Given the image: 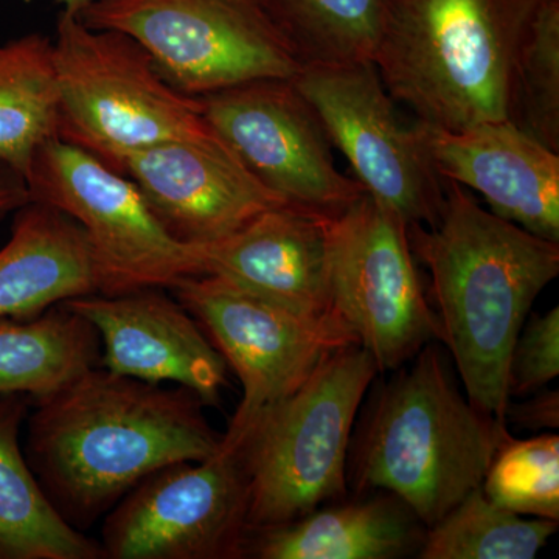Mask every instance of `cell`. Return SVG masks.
<instances>
[{"label":"cell","instance_id":"cell-1","mask_svg":"<svg viewBox=\"0 0 559 559\" xmlns=\"http://www.w3.org/2000/svg\"><path fill=\"white\" fill-rule=\"evenodd\" d=\"M32 404L25 457L53 509L80 532L154 471L212 457L223 443L197 393L102 366Z\"/></svg>","mask_w":559,"mask_h":559},{"label":"cell","instance_id":"cell-2","mask_svg":"<svg viewBox=\"0 0 559 559\" xmlns=\"http://www.w3.org/2000/svg\"><path fill=\"white\" fill-rule=\"evenodd\" d=\"M443 190L437 223L409 227L411 249L430 272L440 341L466 399L506 421L511 352L532 305L558 277L559 242L499 218L452 180Z\"/></svg>","mask_w":559,"mask_h":559},{"label":"cell","instance_id":"cell-3","mask_svg":"<svg viewBox=\"0 0 559 559\" xmlns=\"http://www.w3.org/2000/svg\"><path fill=\"white\" fill-rule=\"evenodd\" d=\"M543 0H389L373 64L418 121L457 131L509 120L511 75Z\"/></svg>","mask_w":559,"mask_h":559},{"label":"cell","instance_id":"cell-4","mask_svg":"<svg viewBox=\"0 0 559 559\" xmlns=\"http://www.w3.org/2000/svg\"><path fill=\"white\" fill-rule=\"evenodd\" d=\"M507 423L459 392L436 344L415 356L374 403L356 451L359 492L384 489L433 527L473 489L510 440Z\"/></svg>","mask_w":559,"mask_h":559},{"label":"cell","instance_id":"cell-5","mask_svg":"<svg viewBox=\"0 0 559 559\" xmlns=\"http://www.w3.org/2000/svg\"><path fill=\"white\" fill-rule=\"evenodd\" d=\"M377 360L360 345L341 349L286 399L261 411L237 452L249 484L250 532L289 524L347 492L353 425Z\"/></svg>","mask_w":559,"mask_h":559},{"label":"cell","instance_id":"cell-6","mask_svg":"<svg viewBox=\"0 0 559 559\" xmlns=\"http://www.w3.org/2000/svg\"><path fill=\"white\" fill-rule=\"evenodd\" d=\"M51 40L60 92L58 138L70 145L121 173L140 150L218 138L200 98L175 90L130 35L87 27L79 14L62 10Z\"/></svg>","mask_w":559,"mask_h":559},{"label":"cell","instance_id":"cell-7","mask_svg":"<svg viewBox=\"0 0 559 559\" xmlns=\"http://www.w3.org/2000/svg\"><path fill=\"white\" fill-rule=\"evenodd\" d=\"M80 20L130 35L190 97L304 69L267 0H92Z\"/></svg>","mask_w":559,"mask_h":559},{"label":"cell","instance_id":"cell-8","mask_svg":"<svg viewBox=\"0 0 559 559\" xmlns=\"http://www.w3.org/2000/svg\"><path fill=\"white\" fill-rule=\"evenodd\" d=\"M32 201L61 210L86 234L98 294L171 289L200 275L197 250L162 227L128 176L60 138L47 140L25 175Z\"/></svg>","mask_w":559,"mask_h":559},{"label":"cell","instance_id":"cell-9","mask_svg":"<svg viewBox=\"0 0 559 559\" xmlns=\"http://www.w3.org/2000/svg\"><path fill=\"white\" fill-rule=\"evenodd\" d=\"M170 290L241 382L223 447L240 439L261 411L296 392L334 353L359 345L333 312L294 310L213 275L182 278Z\"/></svg>","mask_w":559,"mask_h":559},{"label":"cell","instance_id":"cell-10","mask_svg":"<svg viewBox=\"0 0 559 559\" xmlns=\"http://www.w3.org/2000/svg\"><path fill=\"white\" fill-rule=\"evenodd\" d=\"M329 290L331 312L347 323L380 371L399 369L440 341L409 227L367 191L331 224Z\"/></svg>","mask_w":559,"mask_h":559},{"label":"cell","instance_id":"cell-11","mask_svg":"<svg viewBox=\"0 0 559 559\" xmlns=\"http://www.w3.org/2000/svg\"><path fill=\"white\" fill-rule=\"evenodd\" d=\"M249 484L237 452L154 471L106 514L109 559H234L249 549Z\"/></svg>","mask_w":559,"mask_h":559},{"label":"cell","instance_id":"cell-12","mask_svg":"<svg viewBox=\"0 0 559 559\" xmlns=\"http://www.w3.org/2000/svg\"><path fill=\"white\" fill-rule=\"evenodd\" d=\"M364 190L407 227H430L443 205L415 121L404 123L373 62L305 66L293 79Z\"/></svg>","mask_w":559,"mask_h":559},{"label":"cell","instance_id":"cell-13","mask_svg":"<svg viewBox=\"0 0 559 559\" xmlns=\"http://www.w3.org/2000/svg\"><path fill=\"white\" fill-rule=\"evenodd\" d=\"M200 100L213 132L283 201L337 216L366 194L337 168L322 121L293 80L249 81Z\"/></svg>","mask_w":559,"mask_h":559},{"label":"cell","instance_id":"cell-14","mask_svg":"<svg viewBox=\"0 0 559 559\" xmlns=\"http://www.w3.org/2000/svg\"><path fill=\"white\" fill-rule=\"evenodd\" d=\"M124 176L175 240L202 246L289 204L250 175L219 138L173 140L131 154Z\"/></svg>","mask_w":559,"mask_h":559},{"label":"cell","instance_id":"cell-15","mask_svg":"<svg viewBox=\"0 0 559 559\" xmlns=\"http://www.w3.org/2000/svg\"><path fill=\"white\" fill-rule=\"evenodd\" d=\"M66 307L97 331L103 369L151 384L180 385L219 406L227 364L175 296L146 288L76 297Z\"/></svg>","mask_w":559,"mask_h":559},{"label":"cell","instance_id":"cell-16","mask_svg":"<svg viewBox=\"0 0 559 559\" xmlns=\"http://www.w3.org/2000/svg\"><path fill=\"white\" fill-rule=\"evenodd\" d=\"M415 127L441 179L476 190L499 218L559 242V153L509 120L457 131Z\"/></svg>","mask_w":559,"mask_h":559},{"label":"cell","instance_id":"cell-17","mask_svg":"<svg viewBox=\"0 0 559 559\" xmlns=\"http://www.w3.org/2000/svg\"><path fill=\"white\" fill-rule=\"evenodd\" d=\"M336 216L294 204L266 210L229 237L193 246L200 275L305 312H331V224Z\"/></svg>","mask_w":559,"mask_h":559},{"label":"cell","instance_id":"cell-18","mask_svg":"<svg viewBox=\"0 0 559 559\" xmlns=\"http://www.w3.org/2000/svg\"><path fill=\"white\" fill-rule=\"evenodd\" d=\"M98 290L90 241L76 221L36 201L14 212L10 240L0 249V319L39 318Z\"/></svg>","mask_w":559,"mask_h":559},{"label":"cell","instance_id":"cell-19","mask_svg":"<svg viewBox=\"0 0 559 559\" xmlns=\"http://www.w3.org/2000/svg\"><path fill=\"white\" fill-rule=\"evenodd\" d=\"M33 400L0 395V559H102L100 543L62 520L25 457L21 432Z\"/></svg>","mask_w":559,"mask_h":559},{"label":"cell","instance_id":"cell-20","mask_svg":"<svg viewBox=\"0 0 559 559\" xmlns=\"http://www.w3.org/2000/svg\"><path fill=\"white\" fill-rule=\"evenodd\" d=\"M417 521L395 496L352 502L253 533L248 554L260 559L400 558L418 543Z\"/></svg>","mask_w":559,"mask_h":559},{"label":"cell","instance_id":"cell-21","mask_svg":"<svg viewBox=\"0 0 559 559\" xmlns=\"http://www.w3.org/2000/svg\"><path fill=\"white\" fill-rule=\"evenodd\" d=\"M100 358L97 331L64 304L35 319H0V395L46 399Z\"/></svg>","mask_w":559,"mask_h":559},{"label":"cell","instance_id":"cell-22","mask_svg":"<svg viewBox=\"0 0 559 559\" xmlns=\"http://www.w3.org/2000/svg\"><path fill=\"white\" fill-rule=\"evenodd\" d=\"M53 40L40 33L0 44V170L25 179L33 157L58 138Z\"/></svg>","mask_w":559,"mask_h":559},{"label":"cell","instance_id":"cell-23","mask_svg":"<svg viewBox=\"0 0 559 559\" xmlns=\"http://www.w3.org/2000/svg\"><path fill=\"white\" fill-rule=\"evenodd\" d=\"M305 66L373 62L389 0H267Z\"/></svg>","mask_w":559,"mask_h":559},{"label":"cell","instance_id":"cell-24","mask_svg":"<svg viewBox=\"0 0 559 559\" xmlns=\"http://www.w3.org/2000/svg\"><path fill=\"white\" fill-rule=\"evenodd\" d=\"M558 521L520 516L473 489L429 528L419 559H532L557 532Z\"/></svg>","mask_w":559,"mask_h":559},{"label":"cell","instance_id":"cell-25","mask_svg":"<svg viewBox=\"0 0 559 559\" xmlns=\"http://www.w3.org/2000/svg\"><path fill=\"white\" fill-rule=\"evenodd\" d=\"M509 121L559 153V0H543L514 60Z\"/></svg>","mask_w":559,"mask_h":559},{"label":"cell","instance_id":"cell-26","mask_svg":"<svg viewBox=\"0 0 559 559\" xmlns=\"http://www.w3.org/2000/svg\"><path fill=\"white\" fill-rule=\"evenodd\" d=\"M481 491L520 516L559 521V437H511L492 459Z\"/></svg>","mask_w":559,"mask_h":559},{"label":"cell","instance_id":"cell-27","mask_svg":"<svg viewBox=\"0 0 559 559\" xmlns=\"http://www.w3.org/2000/svg\"><path fill=\"white\" fill-rule=\"evenodd\" d=\"M559 373V308L525 320L509 369V395H533Z\"/></svg>","mask_w":559,"mask_h":559},{"label":"cell","instance_id":"cell-28","mask_svg":"<svg viewBox=\"0 0 559 559\" xmlns=\"http://www.w3.org/2000/svg\"><path fill=\"white\" fill-rule=\"evenodd\" d=\"M506 421L520 426L521 429L544 430L559 428L558 390L533 393L532 399L516 406H507Z\"/></svg>","mask_w":559,"mask_h":559},{"label":"cell","instance_id":"cell-29","mask_svg":"<svg viewBox=\"0 0 559 559\" xmlns=\"http://www.w3.org/2000/svg\"><path fill=\"white\" fill-rule=\"evenodd\" d=\"M32 201L27 182L16 173L0 170V221Z\"/></svg>","mask_w":559,"mask_h":559},{"label":"cell","instance_id":"cell-30","mask_svg":"<svg viewBox=\"0 0 559 559\" xmlns=\"http://www.w3.org/2000/svg\"><path fill=\"white\" fill-rule=\"evenodd\" d=\"M58 3H61L64 7V11H69V13L79 14L81 11L86 9L87 5L92 2V0H57Z\"/></svg>","mask_w":559,"mask_h":559}]
</instances>
